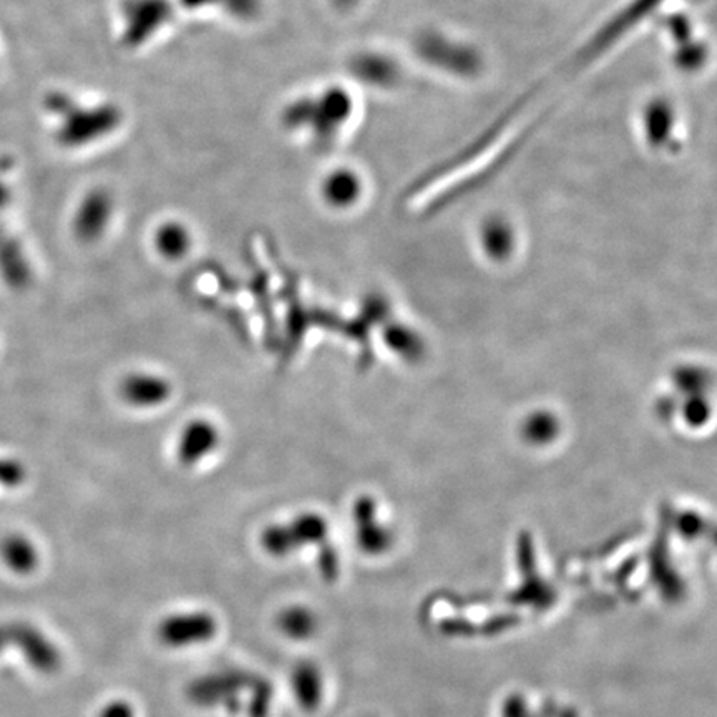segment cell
Wrapping results in <instances>:
<instances>
[{"label": "cell", "instance_id": "obj_3", "mask_svg": "<svg viewBox=\"0 0 717 717\" xmlns=\"http://www.w3.org/2000/svg\"><path fill=\"white\" fill-rule=\"evenodd\" d=\"M351 107L348 93L339 89L329 90L321 99L295 103L286 113V121L291 127L308 125L315 130L316 137L328 140L339 125L348 119Z\"/></svg>", "mask_w": 717, "mask_h": 717}, {"label": "cell", "instance_id": "obj_7", "mask_svg": "<svg viewBox=\"0 0 717 717\" xmlns=\"http://www.w3.org/2000/svg\"><path fill=\"white\" fill-rule=\"evenodd\" d=\"M278 628L292 641H306L318 633V615L306 606L292 605L279 613Z\"/></svg>", "mask_w": 717, "mask_h": 717}, {"label": "cell", "instance_id": "obj_10", "mask_svg": "<svg viewBox=\"0 0 717 717\" xmlns=\"http://www.w3.org/2000/svg\"><path fill=\"white\" fill-rule=\"evenodd\" d=\"M2 551L3 558H6L12 570L29 574L36 567V554H33V548L27 541L12 538V540L7 541Z\"/></svg>", "mask_w": 717, "mask_h": 717}, {"label": "cell", "instance_id": "obj_2", "mask_svg": "<svg viewBox=\"0 0 717 717\" xmlns=\"http://www.w3.org/2000/svg\"><path fill=\"white\" fill-rule=\"evenodd\" d=\"M220 621L210 609H175L161 619L157 636L161 645L175 651L201 648L215 641Z\"/></svg>", "mask_w": 717, "mask_h": 717}, {"label": "cell", "instance_id": "obj_1", "mask_svg": "<svg viewBox=\"0 0 717 717\" xmlns=\"http://www.w3.org/2000/svg\"><path fill=\"white\" fill-rule=\"evenodd\" d=\"M272 696L268 679L241 669L210 673L190 686V699L197 708L237 717H268Z\"/></svg>", "mask_w": 717, "mask_h": 717}, {"label": "cell", "instance_id": "obj_9", "mask_svg": "<svg viewBox=\"0 0 717 717\" xmlns=\"http://www.w3.org/2000/svg\"><path fill=\"white\" fill-rule=\"evenodd\" d=\"M360 191L358 178L349 171H338L326 181L325 193L336 207H348L356 201Z\"/></svg>", "mask_w": 717, "mask_h": 717}, {"label": "cell", "instance_id": "obj_6", "mask_svg": "<svg viewBox=\"0 0 717 717\" xmlns=\"http://www.w3.org/2000/svg\"><path fill=\"white\" fill-rule=\"evenodd\" d=\"M130 36L131 39L140 40V37L150 36L151 32L163 26L170 16V6L167 0H138L131 3L130 10Z\"/></svg>", "mask_w": 717, "mask_h": 717}, {"label": "cell", "instance_id": "obj_16", "mask_svg": "<svg viewBox=\"0 0 717 717\" xmlns=\"http://www.w3.org/2000/svg\"><path fill=\"white\" fill-rule=\"evenodd\" d=\"M336 3H338L339 7H342V9H348V7H351L352 3L358 2V0H335Z\"/></svg>", "mask_w": 717, "mask_h": 717}, {"label": "cell", "instance_id": "obj_11", "mask_svg": "<svg viewBox=\"0 0 717 717\" xmlns=\"http://www.w3.org/2000/svg\"><path fill=\"white\" fill-rule=\"evenodd\" d=\"M213 444L215 434L211 432L210 427L201 424V426L193 427V429L187 434L181 454H183L188 460L197 459L201 454L207 452Z\"/></svg>", "mask_w": 717, "mask_h": 717}, {"label": "cell", "instance_id": "obj_12", "mask_svg": "<svg viewBox=\"0 0 717 717\" xmlns=\"http://www.w3.org/2000/svg\"><path fill=\"white\" fill-rule=\"evenodd\" d=\"M128 397L135 402H158L167 396V386L153 379H135L128 386Z\"/></svg>", "mask_w": 717, "mask_h": 717}, {"label": "cell", "instance_id": "obj_4", "mask_svg": "<svg viewBox=\"0 0 717 717\" xmlns=\"http://www.w3.org/2000/svg\"><path fill=\"white\" fill-rule=\"evenodd\" d=\"M291 686L299 706L306 711H316L328 695L325 675L311 663H302L292 671Z\"/></svg>", "mask_w": 717, "mask_h": 717}, {"label": "cell", "instance_id": "obj_5", "mask_svg": "<svg viewBox=\"0 0 717 717\" xmlns=\"http://www.w3.org/2000/svg\"><path fill=\"white\" fill-rule=\"evenodd\" d=\"M356 535L359 547L369 555L386 554L390 537L382 525L377 524L374 504H360L356 510Z\"/></svg>", "mask_w": 717, "mask_h": 717}, {"label": "cell", "instance_id": "obj_14", "mask_svg": "<svg viewBox=\"0 0 717 717\" xmlns=\"http://www.w3.org/2000/svg\"><path fill=\"white\" fill-rule=\"evenodd\" d=\"M188 7H203L208 3H225L238 17H251L258 9V0H181Z\"/></svg>", "mask_w": 717, "mask_h": 717}, {"label": "cell", "instance_id": "obj_15", "mask_svg": "<svg viewBox=\"0 0 717 717\" xmlns=\"http://www.w3.org/2000/svg\"><path fill=\"white\" fill-rule=\"evenodd\" d=\"M100 717H135V713L133 709H131V706L128 705V703L119 701L112 703V705L107 706Z\"/></svg>", "mask_w": 717, "mask_h": 717}, {"label": "cell", "instance_id": "obj_13", "mask_svg": "<svg viewBox=\"0 0 717 717\" xmlns=\"http://www.w3.org/2000/svg\"><path fill=\"white\" fill-rule=\"evenodd\" d=\"M158 245L165 255L178 258L188 248V235L178 225H170L158 235Z\"/></svg>", "mask_w": 717, "mask_h": 717}, {"label": "cell", "instance_id": "obj_8", "mask_svg": "<svg viewBox=\"0 0 717 717\" xmlns=\"http://www.w3.org/2000/svg\"><path fill=\"white\" fill-rule=\"evenodd\" d=\"M352 69H355L356 76L364 79V82L374 83V86L386 87L396 77L392 63L386 57L380 56L358 57Z\"/></svg>", "mask_w": 717, "mask_h": 717}]
</instances>
